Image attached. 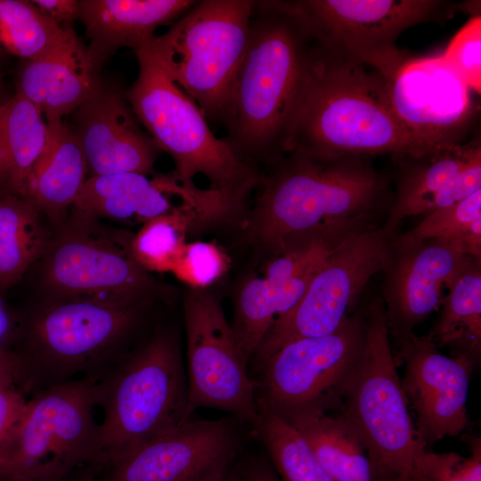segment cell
<instances>
[{"label":"cell","instance_id":"obj_1","mask_svg":"<svg viewBox=\"0 0 481 481\" xmlns=\"http://www.w3.org/2000/svg\"><path fill=\"white\" fill-rule=\"evenodd\" d=\"M284 151L318 159L428 155L395 116L385 77L312 37Z\"/></svg>","mask_w":481,"mask_h":481},{"label":"cell","instance_id":"obj_2","mask_svg":"<svg viewBox=\"0 0 481 481\" xmlns=\"http://www.w3.org/2000/svg\"><path fill=\"white\" fill-rule=\"evenodd\" d=\"M311 40L290 1H255L249 37L219 120L243 162L285 155L287 126Z\"/></svg>","mask_w":481,"mask_h":481},{"label":"cell","instance_id":"obj_3","mask_svg":"<svg viewBox=\"0 0 481 481\" xmlns=\"http://www.w3.org/2000/svg\"><path fill=\"white\" fill-rule=\"evenodd\" d=\"M148 301L54 298L21 327L24 346L13 354L15 385L26 396L84 378L101 379L130 352L125 344Z\"/></svg>","mask_w":481,"mask_h":481},{"label":"cell","instance_id":"obj_4","mask_svg":"<svg viewBox=\"0 0 481 481\" xmlns=\"http://www.w3.org/2000/svg\"><path fill=\"white\" fill-rule=\"evenodd\" d=\"M261 176L254 226L262 242H289L346 224L371 221L385 203L387 181L366 157L318 159L290 152Z\"/></svg>","mask_w":481,"mask_h":481},{"label":"cell","instance_id":"obj_5","mask_svg":"<svg viewBox=\"0 0 481 481\" xmlns=\"http://www.w3.org/2000/svg\"><path fill=\"white\" fill-rule=\"evenodd\" d=\"M363 314V347L337 387L330 408L344 416L362 438L375 481H404L427 447L419 440L409 412L382 298H373Z\"/></svg>","mask_w":481,"mask_h":481},{"label":"cell","instance_id":"obj_6","mask_svg":"<svg viewBox=\"0 0 481 481\" xmlns=\"http://www.w3.org/2000/svg\"><path fill=\"white\" fill-rule=\"evenodd\" d=\"M101 465L188 420V384L178 341L159 330L94 387Z\"/></svg>","mask_w":481,"mask_h":481},{"label":"cell","instance_id":"obj_7","mask_svg":"<svg viewBox=\"0 0 481 481\" xmlns=\"http://www.w3.org/2000/svg\"><path fill=\"white\" fill-rule=\"evenodd\" d=\"M134 51L139 70L126 98L156 148L172 157L175 176L193 182L202 175L211 189L250 192L261 176L215 136L201 110L171 77L151 39Z\"/></svg>","mask_w":481,"mask_h":481},{"label":"cell","instance_id":"obj_8","mask_svg":"<svg viewBox=\"0 0 481 481\" xmlns=\"http://www.w3.org/2000/svg\"><path fill=\"white\" fill-rule=\"evenodd\" d=\"M84 378L35 392L0 451V479L72 481L100 468L94 387Z\"/></svg>","mask_w":481,"mask_h":481},{"label":"cell","instance_id":"obj_9","mask_svg":"<svg viewBox=\"0 0 481 481\" xmlns=\"http://www.w3.org/2000/svg\"><path fill=\"white\" fill-rule=\"evenodd\" d=\"M254 0L196 3L151 43L177 86L207 120L220 118L245 54Z\"/></svg>","mask_w":481,"mask_h":481},{"label":"cell","instance_id":"obj_10","mask_svg":"<svg viewBox=\"0 0 481 481\" xmlns=\"http://www.w3.org/2000/svg\"><path fill=\"white\" fill-rule=\"evenodd\" d=\"M396 231L363 224L344 236L323 259L298 302L272 325L252 356L257 370L296 339L328 335L355 311L371 278L381 272Z\"/></svg>","mask_w":481,"mask_h":481},{"label":"cell","instance_id":"obj_11","mask_svg":"<svg viewBox=\"0 0 481 481\" xmlns=\"http://www.w3.org/2000/svg\"><path fill=\"white\" fill-rule=\"evenodd\" d=\"M312 37L390 79L408 58L396 46L407 29L451 19L459 3L444 0L290 1Z\"/></svg>","mask_w":481,"mask_h":481},{"label":"cell","instance_id":"obj_12","mask_svg":"<svg viewBox=\"0 0 481 481\" xmlns=\"http://www.w3.org/2000/svg\"><path fill=\"white\" fill-rule=\"evenodd\" d=\"M364 340L363 309H357L328 335L285 344L257 369V407L281 418L326 407L358 359Z\"/></svg>","mask_w":481,"mask_h":481},{"label":"cell","instance_id":"obj_13","mask_svg":"<svg viewBox=\"0 0 481 481\" xmlns=\"http://www.w3.org/2000/svg\"><path fill=\"white\" fill-rule=\"evenodd\" d=\"M183 315L189 418L208 407L252 425L257 415L255 382L219 301L203 289H192Z\"/></svg>","mask_w":481,"mask_h":481},{"label":"cell","instance_id":"obj_14","mask_svg":"<svg viewBox=\"0 0 481 481\" xmlns=\"http://www.w3.org/2000/svg\"><path fill=\"white\" fill-rule=\"evenodd\" d=\"M387 92L398 120L428 154L463 143L474 92L441 54L407 58L387 80Z\"/></svg>","mask_w":481,"mask_h":481},{"label":"cell","instance_id":"obj_15","mask_svg":"<svg viewBox=\"0 0 481 481\" xmlns=\"http://www.w3.org/2000/svg\"><path fill=\"white\" fill-rule=\"evenodd\" d=\"M240 444L232 420L189 419L110 460L95 481H200L235 461Z\"/></svg>","mask_w":481,"mask_h":481},{"label":"cell","instance_id":"obj_16","mask_svg":"<svg viewBox=\"0 0 481 481\" xmlns=\"http://www.w3.org/2000/svg\"><path fill=\"white\" fill-rule=\"evenodd\" d=\"M130 242L88 230L67 232L47 253L43 282L54 298L149 301L152 281L134 259Z\"/></svg>","mask_w":481,"mask_h":481},{"label":"cell","instance_id":"obj_17","mask_svg":"<svg viewBox=\"0 0 481 481\" xmlns=\"http://www.w3.org/2000/svg\"><path fill=\"white\" fill-rule=\"evenodd\" d=\"M395 338L404 366L401 385L419 440L427 447L461 434L469 425L466 403L474 363L442 354L428 336L412 332Z\"/></svg>","mask_w":481,"mask_h":481},{"label":"cell","instance_id":"obj_18","mask_svg":"<svg viewBox=\"0 0 481 481\" xmlns=\"http://www.w3.org/2000/svg\"><path fill=\"white\" fill-rule=\"evenodd\" d=\"M347 233L331 229L290 241L268 265L263 277H255L242 287L232 328L248 363L272 325L298 302L323 259Z\"/></svg>","mask_w":481,"mask_h":481},{"label":"cell","instance_id":"obj_19","mask_svg":"<svg viewBox=\"0 0 481 481\" xmlns=\"http://www.w3.org/2000/svg\"><path fill=\"white\" fill-rule=\"evenodd\" d=\"M470 257L436 240L396 235L383 273L382 295L389 335L413 332L442 302V289Z\"/></svg>","mask_w":481,"mask_h":481},{"label":"cell","instance_id":"obj_20","mask_svg":"<svg viewBox=\"0 0 481 481\" xmlns=\"http://www.w3.org/2000/svg\"><path fill=\"white\" fill-rule=\"evenodd\" d=\"M77 110L75 134L93 175L153 171L157 148L117 90L100 84Z\"/></svg>","mask_w":481,"mask_h":481},{"label":"cell","instance_id":"obj_21","mask_svg":"<svg viewBox=\"0 0 481 481\" xmlns=\"http://www.w3.org/2000/svg\"><path fill=\"white\" fill-rule=\"evenodd\" d=\"M87 48L69 25L45 53L24 67L18 92L32 102L47 123L77 110L100 82Z\"/></svg>","mask_w":481,"mask_h":481},{"label":"cell","instance_id":"obj_22","mask_svg":"<svg viewBox=\"0 0 481 481\" xmlns=\"http://www.w3.org/2000/svg\"><path fill=\"white\" fill-rule=\"evenodd\" d=\"M200 192L193 182H183L174 173L156 175L127 172L92 175L86 179L73 206L86 218L106 217L122 221L146 222L183 207L172 198H191Z\"/></svg>","mask_w":481,"mask_h":481},{"label":"cell","instance_id":"obj_23","mask_svg":"<svg viewBox=\"0 0 481 481\" xmlns=\"http://www.w3.org/2000/svg\"><path fill=\"white\" fill-rule=\"evenodd\" d=\"M192 0H82L79 19L90 40V59L98 70L122 47L135 50L155 30L187 12Z\"/></svg>","mask_w":481,"mask_h":481},{"label":"cell","instance_id":"obj_24","mask_svg":"<svg viewBox=\"0 0 481 481\" xmlns=\"http://www.w3.org/2000/svg\"><path fill=\"white\" fill-rule=\"evenodd\" d=\"M334 481H375L365 445L337 410L312 407L285 418Z\"/></svg>","mask_w":481,"mask_h":481},{"label":"cell","instance_id":"obj_25","mask_svg":"<svg viewBox=\"0 0 481 481\" xmlns=\"http://www.w3.org/2000/svg\"><path fill=\"white\" fill-rule=\"evenodd\" d=\"M47 124L49 140L28 175L23 198L37 209L58 214L73 205L88 167L75 132L61 120Z\"/></svg>","mask_w":481,"mask_h":481},{"label":"cell","instance_id":"obj_26","mask_svg":"<svg viewBox=\"0 0 481 481\" xmlns=\"http://www.w3.org/2000/svg\"><path fill=\"white\" fill-rule=\"evenodd\" d=\"M404 163L396 181L395 197L383 225L396 231L402 221L419 215L420 208L462 171L481 161L479 136L420 158L402 157Z\"/></svg>","mask_w":481,"mask_h":481},{"label":"cell","instance_id":"obj_27","mask_svg":"<svg viewBox=\"0 0 481 481\" xmlns=\"http://www.w3.org/2000/svg\"><path fill=\"white\" fill-rule=\"evenodd\" d=\"M438 317L427 335L452 356L468 357L475 366L481 356V261L470 257L448 284Z\"/></svg>","mask_w":481,"mask_h":481},{"label":"cell","instance_id":"obj_28","mask_svg":"<svg viewBox=\"0 0 481 481\" xmlns=\"http://www.w3.org/2000/svg\"><path fill=\"white\" fill-rule=\"evenodd\" d=\"M49 140V126L39 110L17 92L0 110V183L23 197L32 167Z\"/></svg>","mask_w":481,"mask_h":481},{"label":"cell","instance_id":"obj_29","mask_svg":"<svg viewBox=\"0 0 481 481\" xmlns=\"http://www.w3.org/2000/svg\"><path fill=\"white\" fill-rule=\"evenodd\" d=\"M223 217L214 208L183 207L144 222L130 242L135 262L146 272H170L185 243V235L200 221Z\"/></svg>","mask_w":481,"mask_h":481},{"label":"cell","instance_id":"obj_30","mask_svg":"<svg viewBox=\"0 0 481 481\" xmlns=\"http://www.w3.org/2000/svg\"><path fill=\"white\" fill-rule=\"evenodd\" d=\"M37 208L27 199L0 193V285L16 281L44 249Z\"/></svg>","mask_w":481,"mask_h":481},{"label":"cell","instance_id":"obj_31","mask_svg":"<svg viewBox=\"0 0 481 481\" xmlns=\"http://www.w3.org/2000/svg\"><path fill=\"white\" fill-rule=\"evenodd\" d=\"M251 426L281 481H334L299 432L283 418L257 407Z\"/></svg>","mask_w":481,"mask_h":481},{"label":"cell","instance_id":"obj_32","mask_svg":"<svg viewBox=\"0 0 481 481\" xmlns=\"http://www.w3.org/2000/svg\"><path fill=\"white\" fill-rule=\"evenodd\" d=\"M65 26L30 1L0 0V45L16 56L39 57L60 39Z\"/></svg>","mask_w":481,"mask_h":481},{"label":"cell","instance_id":"obj_33","mask_svg":"<svg viewBox=\"0 0 481 481\" xmlns=\"http://www.w3.org/2000/svg\"><path fill=\"white\" fill-rule=\"evenodd\" d=\"M426 215L403 235L411 240L444 241L481 261V189L457 203Z\"/></svg>","mask_w":481,"mask_h":481},{"label":"cell","instance_id":"obj_34","mask_svg":"<svg viewBox=\"0 0 481 481\" xmlns=\"http://www.w3.org/2000/svg\"><path fill=\"white\" fill-rule=\"evenodd\" d=\"M469 456L425 449L414 461L404 481H481V442L469 437Z\"/></svg>","mask_w":481,"mask_h":481},{"label":"cell","instance_id":"obj_35","mask_svg":"<svg viewBox=\"0 0 481 481\" xmlns=\"http://www.w3.org/2000/svg\"><path fill=\"white\" fill-rule=\"evenodd\" d=\"M227 267L225 254L210 242L184 243L172 272L192 289H204L224 274Z\"/></svg>","mask_w":481,"mask_h":481},{"label":"cell","instance_id":"obj_36","mask_svg":"<svg viewBox=\"0 0 481 481\" xmlns=\"http://www.w3.org/2000/svg\"><path fill=\"white\" fill-rule=\"evenodd\" d=\"M445 63L476 94L481 91V17H472L441 54Z\"/></svg>","mask_w":481,"mask_h":481},{"label":"cell","instance_id":"obj_37","mask_svg":"<svg viewBox=\"0 0 481 481\" xmlns=\"http://www.w3.org/2000/svg\"><path fill=\"white\" fill-rule=\"evenodd\" d=\"M481 189V161L458 175L443 190L429 199L420 209L428 214L436 209L457 203Z\"/></svg>","mask_w":481,"mask_h":481},{"label":"cell","instance_id":"obj_38","mask_svg":"<svg viewBox=\"0 0 481 481\" xmlns=\"http://www.w3.org/2000/svg\"><path fill=\"white\" fill-rule=\"evenodd\" d=\"M26 402L15 384L0 383V451L20 419Z\"/></svg>","mask_w":481,"mask_h":481},{"label":"cell","instance_id":"obj_39","mask_svg":"<svg viewBox=\"0 0 481 481\" xmlns=\"http://www.w3.org/2000/svg\"><path fill=\"white\" fill-rule=\"evenodd\" d=\"M30 2L60 25H69L79 17V4L76 0H33Z\"/></svg>","mask_w":481,"mask_h":481},{"label":"cell","instance_id":"obj_40","mask_svg":"<svg viewBox=\"0 0 481 481\" xmlns=\"http://www.w3.org/2000/svg\"><path fill=\"white\" fill-rule=\"evenodd\" d=\"M21 326L0 298V355L13 354V345L20 338Z\"/></svg>","mask_w":481,"mask_h":481},{"label":"cell","instance_id":"obj_41","mask_svg":"<svg viewBox=\"0 0 481 481\" xmlns=\"http://www.w3.org/2000/svg\"><path fill=\"white\" fill-rule=\"evenodd\" d=\"M240 481H281L268 458L256 456L240 464Z\"/></svg>","mask_w":481,"mask_h":481},{"label":"cell","instance_id":"obj_42","mask_svg":"<svg viewBox=\"0 0 481 481\" xmlns=\"http://www.w3.org/2000/svg\"><path fill=\"white\" fill-rule=\"evenodd\" d=\"M200 481H240V463L235 460Z\"/></svg>","mask_w":481,"mask_h":481},{"label":"cell","instance_id":"obj_43","mask_svg":"<svg viewBox=\"0 0 481 481\" xmlns=\"http://www.w3.org/2000/svg\"><path fill=\"white\" fill-rule=\"evenodd\" d=\"M16 361L13 354L0 355V383L15 384Z\"/></svg>","mask_w":481,"mask_h":481},{"label":"cell","instance_id":"obj_44","mask_svg":"<svg viewBox=\"0 0 481 481\" xmlns=\"http://www.w3.org/2000/svg\"><path fill=\"white\" fill-rule=\"evenodd\" d=\"M480 1H464L459 3V11L468 12L472 17L480 16Z\"/></svg>","mask_w":481,"mask_h":481},{"label":"cell","instance_id":"obj_45","mask_svg":"<svg viewBox=\"0 0 481 481\" xmlns=\"http://www.w3.org/2000/svg\"><path fill=\"white\" fill-rule=\"evenodd\" d=\"M97 471H98V469L96 468L89 469L72 481H95ZM0 481H20V480L0 479Z\"/></svg>","mask_w":481,"mask_h":481},{"label":"cell","instance_id":"obj_46","mask_svg":"<svg viewBox=\"0 0 481 481\" xmlns=\"http://www.w3.org/2000/svg\"><path fill=\"white\" fill-rule=\"evenodd\" d=\"M1 108H2V104L0 103V110H1Z\"/></svg>","mask_w":481,"mask_h":481}]
</instances>
